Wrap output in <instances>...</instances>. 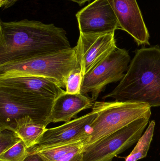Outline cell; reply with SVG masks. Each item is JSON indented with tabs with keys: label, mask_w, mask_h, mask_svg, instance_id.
<instances>
[{
	"label": "cell",
	"mask_w": 160,
	"mask_h": 161,
	"mask_svg": "<svg viewBox=\"0 0 160 161\" xmlns=\"http://www.w3.org/2000/svg\"><path fill=\"white\" fill-rule=\"evenodd\" d=\"M71 48L65 30L53 24L0 21V65Z\"/></svg>",
	"instance_id": "cell-1"
},
{
	"label": "cell",
	"mask_w": 160,
	"mask_h": 161,
	"mask_svg": "<svg viewBox=\"0 0 160 161\" xmlns=\"http://www.w3.org/2000/svg\"><path fill=\"white\" fill-rule=\"evenodd\" d=\"M141 102L160 107V47H142L135 51L118 85L102 99Z\"/></svg>",
	"instance_id": "cell-2"
},
{
	"label": "cell",
	"mask_w": 160,
	"mask_h": 161,
	"mask_svg": "<svg viewBox=\"0 0 160 161\" xmlns=\"http://www.w3.org/2000/svg\"><path fill=\"white\" fill-rule=\"evenodd\" d=\"M80 67L75 47L0 65V78L31 75L48 78L65 88L69 74Z\"/></svg>",
	"instance_id": "cell-3"
},
{
	"label": "cell",
	"mask_w": 160,
	"mask_h": 161,
	"mask_svg": "<svg viewBox=\"0 0 160 161\" xmlns=\"http://www.w3.org/2000/svg\"><path fill=\"white\" fill-rule=\"evenodd\" d=\"M92 111L97 114V116L91 125L86 145L93 143L136 120L150 118L151 115V107L141 102L96 101Z\"/></svg>",
	"instance_id": "cell-4"
},
{
	"label": "cell",
	"mask_w": 160,
	"mask_h": 161,
	"mask_svg": "<svg viewBox=\"0 0 160 161\" xmlns=\"http://www.w3.org/2000/svg\"><path fill=\"white\" fill-rule=\"evenodd\" d=\"M54 100L0 87V129L13 130L16 120L26 116L47 126Z\"/></svg>",
	"instance_id": "cell-5"
},
{
	"label": "cell",
	"mask_w": 160,
	"mask_h": 161,
	"mask_svg": "<svg viewBox=\"0 0 160 161\" xmlns=\"http://www.w3.org/2000/svg\"><path fill=\"white\" fill-rule=\"evenodd\" d=\"M150 118L143 117L98 141L86 145L82 161H111L137 142Z\"/></svg>",
	"instance_id": "cell-6"
},
{
	"label": "cell",
	"mask_w": 160,
	"mask_h": 161,
	"mask_svg": "<svg viewBox=\"0 0 160 161\" xmlns=\"http://www.w3.org/2000/svg\"><path fill=\"white\" fill-rule=\"evenodd\" d=\"M131 59L127 51L116 48L93 69L83 76L80 93H91L93 101L110 83L120 81L127 70Z\"/></svg>",
	"instance_id": "cell-7"
},
{
	"label": "cell",
	"mask_w": 160,
	"mask_h": 161,
	"mask_svg": "<svg viewBox=\"0 0 160 161\" xmlns=\"http://www.w3.org/2000/svg\"><path fill=\"white\" fill-rule=\"evenodd\" d=\"M96 116L97 114L92 111L62 125L47 129L38 144L28 150L35 152L84 140L88 142L91 125Z\"/></svg>",
	"instance_id": "cell-8"
},
{
	"label": "cell",
	"mask_w": 160,
	"mask_h": 161,
	"mask_svg": "<svg viewBox=\"0 0 160 161\" xmlns=\"http://www.w3.org/2000/svg\"><path fill=\"white\" fill-rule=\"evenodd\" d=\"M115 33H80L75 48L83 76L117 48Z\"/></svg>",
	"instance_id": "cell-9"
},
{
	"label": "cell",
	"mask_w": 160,
	"mask_h": 161,
	"mask_svg": "<svg viewBox=\"0 0 160 161\" xmlns=\"http://www.w3.org/2000/svg\"><path fill=\"white\" fill-rule=\"evenodd\" d=\"M76 17L80 33L107 34L118 29L117 18L108 0H95Z\"/></svg>",
	"instance_id": "cell-10"
},
{
	"label": "cell",
	"mask_w": 160,
	"mask_h": 161,
	"mask_svg": "<svg viewBox=\"0 0 160 161\" xmlns=\"http://www.w3.org/2000/svg\"><path fill=\"white\" fill-rule=\"evenodd\" d=\"M118 23V29L127 32L138 46L149 45L150 35L136 0H108Z\"/></svg>",
	"instance_id": "cell-11"
},
{
	"label": "cell",
	"mask_w": 160,
	"mask_h": 161,
	"mask_svg": "<svg viewBox=\"0 0 160 161\" xmlns=\"http://www.w3.org/2000/svg\"><path fill=\"white\" fill-rule=\"evenodd\" d=\"M0 87L15 90L26 94L55 99L65 92L53 80L31 75L0 78Z\"/></svg>",
	"instance_id": "cell-12"
},
{
	"label": "cell",
	"mask_w": 160,
	"mask_h": 161,
	"mask_svg": "<svg viewBox=\"0 0 160 161\" xmlns=\"http://www.w3.org/2000/svg\"><path fill=\"white\" fill-rule=\"evenodd\" d=\"M94 102L91 97L86 95L68 93L65 91L54 100L49 117V124L69 122L80 112L93 108Z\"/></svg>",
	"instance_id": "cell-13"
},
{
	"label": "cell",
	"mask_w": 160,
	"mask_h": 161,
	"mask_svg": "<svg viewBox=\"0 0 160 161\" xmlns=\"http://www.w3.org/2000/svg\"><path fill=\"white\" fill-rule=\"evenodd\" d=\"M87 140L32 152L39 155L43 161H82Z\"/></svg>",
	"instance_id": "cell-14"
},
{
	"label": "cell",
	"mask_w": 160,
	"mask_h": 161,
	"mask_svg": "<svg viewBox=\"0 0 160 161\" xmlns=\"http://www.w3.org/2000/svg\"><path fill=\"white\" fill-rule=\"evenodd\" d=\"M46 126L39 124L29 116L17 119L14 130L23 142L28 149L38 144L47 130Z\"/></svg>",
	"instance_id": "cell-15"
},
{
	"label": "cell",
	"mask_w": 160,
	"mask_h": 161,
	"mask_svg": "<svg viewBox=\"0 0 160 161\" xmlns=\"http://www.w3.org/2000/svg\"><path fill=\"white\" fill-rule=\"evenodd\" d=\"M155 126V121L150 122L144 133L137 142L134 149L126 157L125 161H137L147 157L153 140Z\"/></svg>",
	"instance_id": "cell-16"
},
{
	"label": "cell",
	"mask_w": 160,
	"mask_h": 161,
	"mask_svg": "<svg viewBox=\"0 0 160 161\" xmlns=\"http://www.w3.org/2000/svg\"><path fill=\"white\" fill-rule=\"evenodd\" d=\"M30 154L22 141L5 152L0 154V161H24Z\"/></svg>",
	"instance_id": "cell-17"
},
{
	"label": "cell",
	"mask_w": 160,
	"mask_h": 161,
	"mask_svg": "<svg viewBox=\"0 0 160 161\" xmlns=\"http://www.w3.org/2000/svg\"><path fill=\"white\" fill-rule=\"evenodd\" d=\"M83 75L81 67L76 68L69 74L66 81V92L68 93H80Z\"/></svg>",
	"instance_id": "cell-18"
},
{
	"label": "cell",
	"mask_w": 160,
	"mask_h": 161,
	"mask_svg": "<svg viewBox=\"0 0 160 161\" xmlns=\"http://www.w3.org/2000/svg\"><path fill=\"white\" fill-rule=\"evenodd\" d=\"M22 141L12 130L0 129V154L11 148Z\"/></svg>",
	"instance_id": "cell-19"
},
{
	"label": "cell",
	"mask_w": 160,
	"mask_h": 161,
	"mask_svg": "<svg viewBox=\"0 0 160 161\" xmlns=\"http://www.w3.org/2000/svg\"><path fill=\"white\" fill-rule=\"evenodd\" d=\"M24 161H43V160L38 154L36 153L30 152L29 156L26 158Z\"/></svg>",
	"instance_id": "cell-20"
},
{
	"label": "cell",
	"mask_w": 160,
	"mask_h": 161,
	"mask_svg": "<svg viewBox=\"0 0 160 161\" xmlns=\"http://www.w3.org/2000/svg\"><path fill=\"white\" fill-rule=\"evenodd\" d=\"M18 1V0H7L4 5L3 7V9H6V8L10 7L13 5Z\"/></svg>",
	"instance_id": "cell-21"
},
{
	"label": "cell",
	"mask_w": 160,
	"mask_h": 161,
	"mask_svg": "<svg viewBox=\"0 0 160 161\" xmlns=\"http://www.w3.org/2000/svg\"><path fill=\"white\" fill-rule=\"evenodd\" d=\"M69 1H72V2H74V3H77L79 5L81 6L84 5L85 3L89 2L91 0H69Z\"/></svg>",
	"instance_id": "cell-22"
},
{
	"label": "cell",
	"mask_w": 160,
	"mask_h": 161,
	"mask_svg": "<svg viewBox=\"0 0 160 161\" xmlns=\"http://www.w3.org/2000/svg\"><path fill=\"white\" fill-rule=\"evenodd\" d=\"M7 0H0V6L3 8Z\"/></svg>",
	"instance_id": "cell-23"
}]
</instances>
